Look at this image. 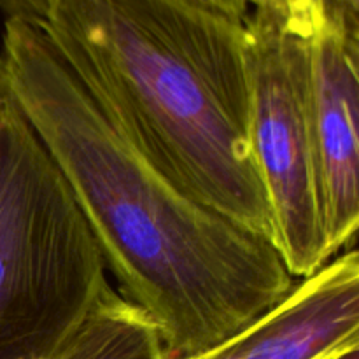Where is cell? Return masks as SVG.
<instances>
[{
	"label": "cell",
	"mask_w": 359,
	"mask_h": 359,
	"mask_svg": "<svg viewBox=\"0 0 359 359\" xmlns=\"http://www.w3.org/2000/svg\"><path fill=\"white\" fill-rule=\"evenodd\" d=\"M0 91L65 177L116 291L154 323L168 356L209 351L293 290L272 242L181 191L107 121L41 23L6 20Z\"/></svg>",
	"instance_id": "obj_1"
},
{
	"label": "cell",
	"mask_w": 359,
	"mask_h": 359,
	"mask_svg": "<svg viewBox=\"0 0 359 359\" xmlns=\"http://www.w3.org/2000/svg\"><path fill=\"white\" fill-rule=\"evenodd\" d=\"M41 27L98 111L158 172L273 244L249 135L244 21L195 0H53Z\"/></svg>",
	"instance_id": "obj_2"
},
{
	"label": "cell",
	"mask_w": 359,
	"mask_h": 359,
	"mask_svg": "<svg viewBox=\"0 0 359 359\" xmlns=\"http://www.w3.org/2000/svg\"><path fill=\"white\" fill-rule=\"evenodd\" d=\"M109 286L65 177L0 91V359H51Z\"/></svg>",
	"instance_id": "obj_3"
},
{
	"label": "cell",
	"mask_w": 359,
	"mask_h": 359,
	"mask_svg": "<svg viewBox=\"0 0 359 359\" xmlns=\"http://www.w3.org/2000/svg\"><path fill=\"white\" fill-rule=\"evenodd\" d=\"M251 79L249 135L269 200L273 245L293 279L332 262L311 114L309 41L269 13L244 20Z\"/></svg>",
	"instance_id": "obj_4"
},
{
	"label": "cell",
	"mask_w": 359,
	"mask_h": 359,
	"mask_svg": "<svg viewBox=\"0 0 359 359\" xmlns=\"http://www.w3.org/2000/svg\"><path fill=\"white\" fill-rule=\"evenodd\" d=\"M359 351V256L347 249L209 351L170 359H335Z\"/></svg>",
	"instance_id": "obj_5"
},
{
	"label": "cell",
	"mask_w": 359,
	"mask_h": 359,
	"mask_svg": "<svg viewBox=\"0 0 359 359\" xmlns=\"http://www.w3.org/2000/svg\"><path fill=\"white\" fill-rule=\"evenodd\" d=\"M311 114L326 233L335 256L359 224V42L326 25L309 41Z\"/></svg>",
	"instance_id": "obj_6"
},
{
	"label": "cell",
	"mask_w": 359,
	"mask_h": 359,
	"mask_svg": "<svg viewBox=\"0 0 359 359\" xmlns=\"http://www.w3.org/2000/svg\"><path fill=\"white\" fill-rule=\"evenodd\" d=\"M51 359H170L154 323L109 286Z\"/></svg>",
	"instance_id": "obj_7"
},
{
	"label": "cell",
	"mask_w": 359,
	"mask_h": 359,
	"mask_svg": "<svg viewBox=\"0 0 359 359\" xmlns=\"http://www.w3.org/2000/svg\"><path fill=\"white\" fill-rule=\"evenodd\" d=\"M255 9L269 13L284 30L312 39L328 25L325 0H248Z\"/></svg>",
	"instance_id": "obj_8"
},
{
	"label": "cell",
	"mask_w": 359,
	"mask_h": 359,
	"mask_svg": "<svg viewBox=\"0 0 359 359\" xmlns=\"http://www.w3.org/2000/svg\"><path fill=\"white\" fill-rule=\"evenodd\" d=\"M328 23L359 42V0H325Z\"/></svg>",
	"instance_id": "obj_9"
},
{
	"label": "cell",
	"mask_w": 359,
	"mask_h": 359,
	"mask_svg": "<svg viewBox=\"0 0 359 359\" xmlns=\"http://www.w3.org/2000/svg\"><path fill=\"white\" fill-rule=\"evenodd\" d=\"M53 0H0V11L6 20L42 23Z\"/></svg>",
	"instance_id": "obj_10"
},
{
	"label": "cell",
	"mask_w": 359,
	"mask_h": 359,
	"mask_svg": "<svg viewBox=\"0 0 359 359\" xmlns=\"http://www.w3.org/2000/svg\"><path fill=\"white\" fill-rule=\"evenodd\" d=\"M195 2L237 21H244L245 16L249 14L248 0H195Z\"/></svg>",
	"instance_id": "obj_11"
}]
</instances>
